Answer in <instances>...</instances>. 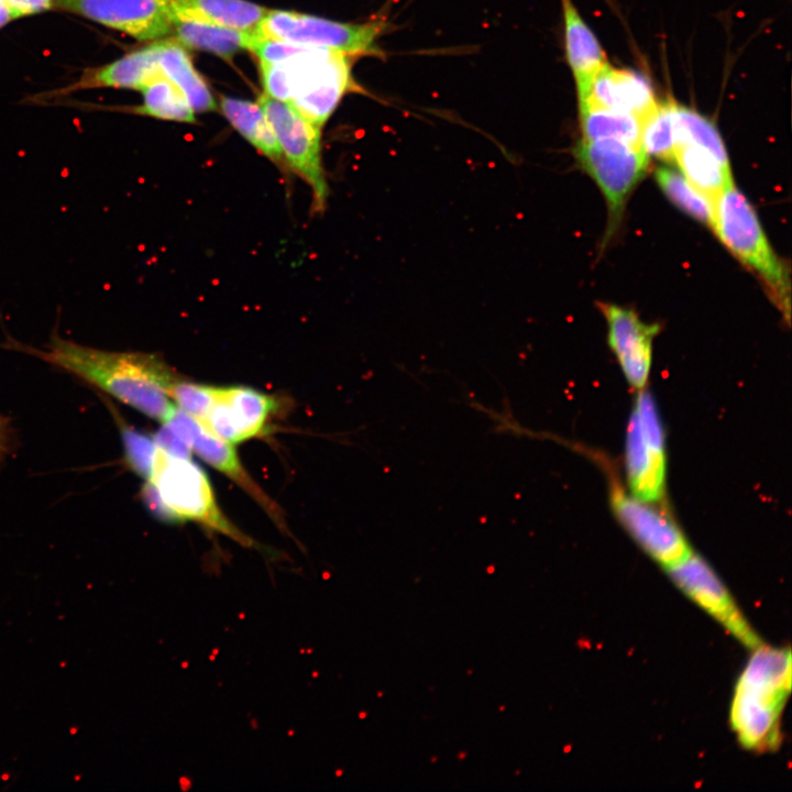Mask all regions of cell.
Masks as SVG:
<instances>
[{
    "label": "cell",
    "instance_id": "cell-33",
    "mask_svg": "<svg viewBox=\"0 0 792 792\" xmlns=\"http://www.w3.org/2000/svg\"><path fill=\"white\" fill-rule=\"evenodd\" d=\"M11 442L9 420L0 415V465L10 452Z\"/></svg>",
    "mask_w": 792,
    "mask_h": 792
},
{
    "label": "cell",
    "instance_id": "cell-6",
    "mask_svg": "<svg viewBox=\"0 0 792 792\" xmlns=\"http://www.w3.org/2000/svg\"><path fill=\"white\" fill-rule=\"evenodd\" d=\"M387 24L375 18L362 23L332 21L285 10H267L257 25L266 38L296 45L327 48L352 55H381L377 40Z\"/></svg>",
    "mask_w": 792,
    "mask_h": 792
},
{
    "label": "cell",
    "instance_id": "cell-17",
    "mask_svg": "<svg viewBox=\"0 0 792 792\" xmlns=\"http://www.w3.org/2000/svg\"><path fill=\"white\" fill-rule=\"evenodd\" d=\"M560 1L564 23L565 56L580 99L587 94L594 78L608 62L600 42L578 12L572 0Z\"/></svg>",
    "mask_w": 792,
    "mask_h": 792
},
{
    "label": "cell",
    "instance_id": "cell-34",
    "mask_svg": "<svg viewBox=\"0 0 792 792\" xmlns=\"http://www.w3.org/2000/svg\"><path fill=\"white\" fill-rule=\"evenodd\" d=\"M16 18V14L2 0H0V28Z\"/></svg>",
    "mask_w": 792,
    "mask_h": 792
},
{
    "label": "cell",
    "instance_id": "cell-1",
    "mask_svg": "<svg viewBox=\"0 0 792 792\" xmlns=\"http://www.w3.org/2000/svg\"><path fill=\"white\" fill-rule=\"evenodd\" d=\"M21 349L150 418L164 422L176 408L168 389L179 376L157 354L100 350L58 336L44 350Z\"/></svg>",
    "mask_w": 792,
    "mask_h": 792
},
{
    "label": "cell",
    "instance_id": "cell-24",
    "mask_svg": "<svg viewBox=\"0 0 792 792\" xmlns=\"http://www.w3.org/2000/svg\"><path fill=\"white\" fill-rule=\"evenodd\" d=\"M579 109L582 140L613 138L641 145L642 122L637 118L586 102Z\"/></svg>",
    "mask_w": 792,
    "mask_h": 792
},
{
    "label": "cell",
    "instance_id": "cell-5",
    "mask_svg": "<svg viewBox=\"0 0 792 792\" xmlns=\"http://www.w3.org/2000/svg\"><path fill=\"white\" fill-rule=\"evenodd\" d=\"M349 57L332 50L308 47L278 62L285 79V102L321 128L342 97L356 88Z\"/></svg>",
    "mask_w": 792,
    "mask_h": 792
},
{
    "label": "cell",
    "instance_id": "cell-22",
    "mask_svg": "<svg viewBox=\"0 0 792 792\" xmlns=\"http://www.w3.org/2000/svg\"><path fill=\"white\" fill-rule=\"evenodd\" d=\"M673 162L681 174L712 201L734 182L729 163L696 144L676 145Z\"/></svg>",
    "mask_w": 792,
    "mask_h": 792
},
{
    "label": "cell",
    "instance_id": "cell-26",
    "mask_svg": "<svg viewBox=\"0 0 792 792\" xmlns=\"http://www.w3.org/2000/svg\"><path fill=\"white\" fill-rule=\"evenodd\" d=\"M656 179L668 198L680 209L706 226H712L714 201L693 186L681 173L669 167H658Z\"/></svg>",
    "mask_w": 792,
    "mask_h": 792
},
{
    "label": "cell",
    "instance_id": "cell-2",
    "mask_svg": "<svg viewBox=\"0 0 792 792\" xmlns=\"http://www.w3.org/2000/svg\"><path fill=\"white\" fill-rule=\"evenodd\" d=\"M730 706V725L744 748L768 751L781 743L780 722L791 691L790 649H752Z\"/></svg>",
    "mask_w": 792,
    "mask_h": 792
},
{
    "label": "cell",
    "instance_id": "cell-9",
    "mask_svg": "<svg viewBox=\"0 0 792 792\" xmlns=\"http://www.w3.org/2000/svg\"><path fill=\"white\" fill-rule=\"evenodd\" d=\"M672 581L698 606L719 622L733 636L750 649L761 645L728 590L712 568L691 551L683 559L664 566Z\"/></svg>",
    "mask_w": 792,
    "mask_h": 792
},
{
    "label": "cell",
    "instance_id": "cell-31",
    "mask_svg": "<svg viewBox=\"0 0 792 792\" xmlns=\"http://www.w3.org/2000/svg\"><path fill=\"white\" fill-rule=\"evenodd\" d=\"M155 444L168 454L191 459V449L167 425L154 436Z\"/></svg>",
    "mask_w": 792,
    "mask_h": 792
},
{
    "label": "cell",
    "instance_id": "cell-27",
    "mask_svg": "<svg viewBox=\"0 0 792 792\" xmlns=\"http://www.w3.org/2000/svg\"><path fill=\"white\" fill-rule=\"evenodd\" d=\"M673 100L659 101L654 111L642 122L640 144L648 156L673 162L675 152Z\"/></svg>",
    "mask_w": 792,
    "mask_h": 792
},
{
    "label": "cell",
    "instance_id": "cell-29",
    "mask_svg": "<svg viewBox=\"0 0 792 792\" xmlns=\"http://www.w3.org/2000/svg\"><path fill=\"white\" fill-rule=\"evenodd\" d=\"M213 387L178 378L168 389L174 405L201 422L212 403Z\"/></svg>",
    "mask_w": 792,
    "mask_h": 792
},
{
    "label": "cell",
    "instance_id": "cell-18",
    "mask_svg": "<svg viewBox=\"0 0 792 792\" xmlns=\"http://www.w3.org/2000/svg\"><path fill=\"white\" fill-rule=\"evenodd\" d=\"M172 33L183 46L213 53L230 59L242 50H250L256 29L243 31L220 24L177 15L168 11Z\"/></svg>",
    "mask_w": 792,
    "mask_h": 792
},
{
    "label": "cell",
    "instance_id": "cell-14",
    "mask_svg": "<svg viewBox=\"0 0 792 792\" xmlns=\"http://www.w3.org/2000/svg\"><path fill=\"white\" fill-rule=\"evenodd\" d=\"M600 308L607 321L608 343L626 380L642 389L649 377L652 339L659 327L645 323L636 312L617 305L600 304Z\"/></svg>",
    "mask_w": 792,
    "mask_h": 792
},
{
    "label": "cell",
    "instance_id": "cell-3",
    "mask_svg": "<svg viewBox=\"0 0 792 792\" xmlns=\"http://www.w3.org/2000/svg\"><path fill=\"white\" fill-rule=\"evenodd\" d=\"M142 493L160 518L196 521L245 547L254 544L220 509L207 475L191 459L168 454L156 446Z\"/></svg>",
    "mask_w": 792,
    "mask_h": 792
},
{
    "label": "cell",
    "instance_id": "cell-15",
    "mask_svg": "<svg viewBox=\"0 0 792 792\" xmlns=\"http://www.w3.org/2000/svg\"><path fill=\"white\" fill-rule=\"evenodd\" d=\"M597 107L630 114L644 122L657 108L649 82L640 75L608 63L594 78L587 94L579 99Z\"/></svg>",
    "mask_w": 792,
    "mask_h": 792
},
{
    "label": "cell",
    "instance_id": "cell-13",
    "mask_svg": "<svg viewBox=\"0 0 792 792\" xmlns=\"http://www.w3.org/2000/svg\"><path fill=\"white\" fill-rule=\"evenodd\" d=\"M625 468L632 496L650 503L660 501L666 480L663 427L640 425L634 411L627 425Z\"/></svg>",
    "mask_w": 792,
    "mask_h": 792
},
{
    "label": "cell",
    "instance_id": "cell-4",
    "mask_svg": "<svg viewBox=\"0 0 792 792\" xmlns=\"http://www.w3.org/2000/svg\"><path fill=\"white\" fill-rule=\"evenodd\" d=\"M711 228L734 255L757 273L776 304L789 317V271L770 245L754 208L734 182L714 200Z\"/></svg>",
    "mask_w": 792,
    "mask_h": 792
},
{
    "label": "cell",
    "instance_id": "cell-25",
    "mask_svg": "<svg viewBox=\"0 0 792 792\" xmlns=\"http://www.w3.org/2000/svg\"><path fill=\"white\" fill-rule=\"evenodd\" d=\"M140 90L143 105L134 109L136 113L178 122L196 121L187 99L162 73L152 77Z\"/></svg>",
    "mask_w": 792,
    "mask_h": 792
},
{
    "label": "cell",
    "instance_id": "cell-8",
    "mask_svg": "<svg viewBox=\"0 0 792 792\" xmlns=\"http://www.w3.org/2000/svg\"><path fill=\"white\" fill-rule=\"evenodd\" d=\"M257 103L267 117L283 156L311 187L316 207H324L328 186L321 165L320 127L294 106L263 94Z\"/></svg>",
    "mask_w": 792,
    "mask_h": 792
},
{
    "label": "cell",
    "instance_id": "cell-32",
    "mask_svg": "<svg viewBox=\"0 0 792 792\" xmlns=\"http://www.w3.org/2000/svg\"><path fill=\"white\" fill-rule=\"evenodd\" d=\"M18 18L53 9L54 0H2Z\"/></svg>",
    "mask_w": 792,
    "mask_h": 792
},
{
    "label": "cell",
    "instance_id": "cell-30",
    "mask_svg": "<svg viewBox=\"0 0 792 792\" xmlns=\"http://www.w3.org/2000/svg\"><path fill=\"white\" fill-rule=\"evenodd\" d=\"M120 430L127 464L138 475L147 480L156 450L154 438L127 427L123 424L120 425Z\"/></svg>",
    "mask_w": 792,
    "mask_h": 792
},
{
    "label": "cell",
    "instance_id": "cell-10",
    "mask_svg": "<svg viewBox=\"0 0 792 792\" xmlns=\"http://www.w3.org/2000/svg\"><path fill=\"white\" fill-rule=\"evenodd\" d=\"M275 408L272 396L254 388L215 386L212 403L199 424L216 437L239 443L263 433Z\"/></svg>",
    "mask_w": 792,
    "mask_h": 792
},
{
    "label": "cell",
    "instance_id": "cell-12",
    "mask_svg": "<svg viewBox=\"0 0 792 792\" xmlns=\"http://www.w3.org/2000/svg\"><path fill=\"white\" fill-rule=\"evenodd\" d=\"M53 8L78 14L141 41L172 34L164 0H54Z\"/></svg>",
    "mask_w": 792,
    "mask_h": 792
},
{
    "label": "cell",
    "instance_id": "cell-16",
    "mask_svg": "<svg viewBox=\"0 0 792 792\" xmlns=\"http://www.w3.org/2000/svg\"><path fill=\"white\" fill-rule=\"evenodd\" d=\"M189 429L186 442L191 451L234 481L264 508L277 525L284 526L280 509L249 475L232 443L216 437L206 430L196 419H193Z\"/></svg>",
    "mask_w": 792,
    "mask_h": 792
},
{
    "label": "cell",
    "instance_id": "cell-11",
    "mask_svg": "<svg viewBox=\"0 0 792 792\" xmlns=\"http://www.w3.org/2000/svg\"><path fill=\"white\" fill-rule=\"evenodd\" d=\"M612 507L631 537L663 566L683 559L692 551L675 522L650 502L616 490L612 494Z\"/></svg>",
    "mask_w": 792,
    "mask_h": 792
},
{
    "label": "cell",
    "instance_id": "cell-21",
    "mask_svg": "<svg viewBox=\"0 0 792 792\" xmlns=\"http://www.w3.org/2000/svg\"><path fill=\"white\" fill-rule=\"evenodd\" d=\"M157 63L160 72L182 91L194 111L217 109L207 84L176 40H161Z\"/></svg>",
    "mask_w": 792,
    "mask_h": 792
},
{
    "label": "cell",
    "instance_id": "cell-19",
    "mask_svg": "<svg viewBox=\"0 0 792 792\" xmlns=\"http://www.w3.org/2000/svg\"><path fill=\"white\" fill-rule=\"evenodd\" d=\"M160 45L161 40L102 67L88 70L75 87L141 89L145 82L161 73L157 63Z\"/></svg>",
    "mask_w": 792,
    "mask_h": 792
},
{
    "label": "cell",
    "instance_id": "cell-28",
    "mask_svg": "<svg viewBox=\"0 0 792 792\" xmlns=\"http://www.w3.org/2000/svg\"><path fill=\"white\" fill-rule=\"evenodd\" d=\"M675 146L691 143L714 153L722 162L729 163L724 142L715 125L698 112L674 105Z\"/></svg>",
    "mask_w": 792,
    "mask_h": 792
},
{
    "label": "cell",
    "instance_id": "cell-20",
    "mask_svg": "<svg viewBox=\"0 0 792 792\" xmlns=\"http://www.w3.org/2000/svg\"><path fill=\"white\" fill-rule=\"evenodd\" d=\"M180 16L249 31L257 28L267 9L245 0H164Z\"/></svg>",
    "mask_w": 792,
    "mask_h": 792
},
{
    "label": "cell",
    "instance_id": "cell-23",
    "mask_svg": "<svg viewBox=\"0 0 792 792\" xmlns=\"http://www.w3.org/2000/svg\"><path fill=\"white\" fill-rule=\"evenodd\" d=\"M220 108L234 129L258 152L275 163L282 162L283 154L274 130L258 103L222 97Z\"/></svg>",
    "mask_w": 792,
    "mask_h": 792
},
{
    "label": "cell",
    "instance_id": "cell-7",
    "mask_svg": "<svg viewBox=\"0 0 792 792\" xmlns=\"http://www.w3.org/2000/svg\"><path fill=\"white\" fill-rule=\"evenodd\" d=\"M574 153L603 193L610 221L617 220L648 168V154L641 145L613 138L581 140Z\"/></svg>",
    "mask_w": 792,
    "mask_h": 792
}]
</instances>
